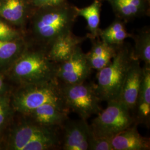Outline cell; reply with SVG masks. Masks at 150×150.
I'll list each match as a JSON object with an SVG mask.
<instances>
[{
  "instance_id": "obj_14",
  "label": "cell",
  "mask_w": 150,
  "mask_h": 150,
  "mask_svg": "<svg viewBox=\"0 0 150 150\" xmlns=\"http://www.w3.org/2000/svg\"><path fill=\"white\" fill-rule=\"evenodd\" d=\"M117 51L114 45L102 41L95 43L89 53L86 54L87 59L92 69L99 71L107 64Z\"/></svg>"
},
{
  "instance_id": "obj_23",
  "label": "cell",
  "mask_w": 150,
  "mask_h": 150,
  "mask_svg": "<svg viewBox=\"0 0 150 150\" xmlns=\"http://www.w3.org/2000/svg\"><path fill=\"white\" fill-rule=\"evenodd\" d=\"M18 33L15 29L0 20V40L12 41L18 39Z\"/></svg>"
},
{
  "instance_id": "obj_28",
  "label": "cell",
  "mask_w": 150,
  "mask_h": 150,
  "mask_svg": "<svg viewBox=\"0 0 150 150\" xmlns=\"http://www.w3.org/2000/svg\"><path fill=\"white\" fill-rule=\"evenodd\" d=\"M5 84L1 75H0V96L3 95V93L5 92Z\"/></svg>"
},
{
  "instance_id": "obj_15",
  "label": "cell",
  "mask_w": 150,
  "mask_h": 150,
  "mask_svg": "<svg viewBox=\"0 0 150 150\" xmlns=\"http://www.w3.org/2000/svg\"><path fill=\"white\" fill-rule=\"evenodd\" d=\"M25 10L24 0H0V17L12 23H22Z\"/></svg>"
},
{
  "instance_id": "obj_17",
  "label": "cell",
  "mask_w": 150,
  "mask_h": 150,
  "mask_svg": "<svg viewBox=\"0 0 150 150\" xmlns=\"http://www.w3.org/2000/svg\"><path fill=\"white\" fill-rule=\"evenodd\" d=\"M100 2L95 1L91 5L84 8H75L77 13L86 20L91 35L95 38L98 33V26L100 21Z\"/></svg>"
},
{
  "instance_id": "obj_11",
  "label": "cell",
  "mask_w": 150,
  "mask_h": 150,
  "mask_svg": "<svg viewBox=\"0 0 150 150\" xmlns=\"http://www.w3.org/2000/svg\"><path fill=\"white\" fill-rule=\"evenodd\" d=\"M69 111L51 103L32 110L23 115L26 118L43 126L58 129L62 128L69 119Z\"/></svg>"
},
{
  "instance_id": "obj_1",
  "label": "cell",
  "mask_w": 150,
  "mask_h": 150,
  "mask_svg": "<svg viewBox=\"0 0 150 150\" xmlns=\"http://www.w3.org/2000/svg\"><path fill=\"white\" fill-rule=\"evenodd\" d=\"M57 66L47 53L25 50L8 70L11 79L22 86L56 80Z\"/></svg>"
},
{
  "instance_id": "obj_5",
  "label": "cell",
  "mask_w": 150,
  "mask_h": 150,
  "mask_svg": "<svg viewBox=\"0 0 150 150\" xmlns=\"http://www.w3.org/2000/svg\"><path fill=\"white\" fill-rule=\"evenodd\" d=\"M59 84L64 105L69 111L71 110L81 118L87 120L102 111L101 101L95 85L85 81L74 85Z\"/></svg>"
},
{
  "instance_id": "obj_21",
  "label": "cell",
  "mask_w": 150,
  "mask_h": 150,
  "mask_svg": "<svg viewBox=\"0 0 150 150\" xmlns=\"http://www.w3.org/2000/svg\"><path fill=\"white\" fill-rule=\"evenodd\" d=\"M112 139L93 134L91 130L88 139V150H113L111 144Z\"/></svg>"
},
{
  "instance_id": "obj_19",
  "label": "cell",
  "mask_w": 150,
  "mask_h": 150,
  "mask_svg": "<svg viewBox=\"0 0 150 150\" xmlns=\"http://www.w3.org/2000/svg\"><path fill=\"white\" fill-rule=\"evenodd\" d=\"M134 59L144 62L145 65L150 66V35L149 32H142L137 37L134 51Z\"/></svg>"
},
{
  "instance_id": "obj_13",
  "label": "cell",
  "mask_w": 150,
  "mask_h": 150,
  "mask_svg": "<svg viewBox=\"0 0 150 150\" xmlns=\"http://www.w3.org/2000/svg\"><path fill=\"white\" fill-rule=\"evenodd\" d=\"M81 41V38L74 36L70 31L63 33L51 44L47 52L48 56L57 64L63 62L72 56Z\"/></svg>"
},
{
  "instance_id": "obj_9",
  "label": "cell",
  "mask_w": 150,
  "mask_h": 150,
  "mask_svg": "<svg viewBox=\"0 0 150 150\" xmlns=\"http://www.w3.org/2000/svg\"><path fill=\"white\" fill-rule=\"evenodd\" d=\"M61 148L64 150H88L90 126L86 120L68 119L62 126Z\"/></svg>"
},
{
  "instance_id": "obj_25",
  "label": "cell",
  "mask_w": 150,
  "mask_h": 150,
  "mask_svg": "<svg viewBox=\"0 0 150 150\" xmlns=\"http://www.w3.org/2000/svg\"><path fill=\"white\" fill-rule=\"evenodd\" d=\"M114 4L117 10L124 16H131L134 15L139 10L130 5L124 0H114Z\"/></svg>"
},
{
  "instance_id": "obj_20",
  "label": "cell",
  "mask_w": 150,
  "mask_h": 150,
  "mask_svg": "<svg viewBox=\"0 0 150 150\" xmlns=\"http://www.w3.org/2000/svg\"><path fill=\"white\" fill-rule=\"evenodd\" d=\"M134 117L135 122L137 124H145L149 126L150 121V103L138 98L134 107Z\"/></svg>"
},
{
  "instance_id": "obj_4",
  "label": "cell",
  "mask_w": 150,
  "mask_h": 150,
  "mask_svg": "<svg viewBox=\"0 0 150 150\" xmlns=\"http://www.w3.org/2000/svg\"><path fill=\"white\" fill-rule=\"evenodd\" d=\"M47 103L54 104L69 112L64 105L57 80L22 85L15 93L12 105L16 111L25 115Z\"/></svg>"
},
{
  "instance_id": "obj_26",
  "label": "cell",
  "mask_w": 150,
  "mask_h": 150,
  "mask_svg": "<svg viewBox=\"0 0 150 150\" xmlns=\"http://www.w3.org/2000/svg\"><path fill=\"white\" fill-rule=\"evenodd\" d=\"M64 0H33L35 5L40 7L53 6L61 4Z\"/></svg>"
},
{
  "instance_id": "obj_8",
  "label": "cell",
  "mask_w": 150,
  "mask_h": 150,
  "mask_svg": "<svg viewBox=\"0 0 150 150\" xmlns=\"http://www.w3.org/2000/svg\"><path fill=\"white\" fill-rule=\"evenodd\" d=\"M91 71L86 54L78 46L69 59L57 64L56 78L61 84H78L86 81Z\"/></svg>"
},
{
  "instance_id": "obj_12",
  "label": "cell",
  "mask_w": 150,
  "mask_h": 150,
  "mask_svg": "<svg viewBox=\"0 0 150 150\" xmlns=\"http://www.w3.org/2000/svg\"><path fill=\"white\" fill-rule=\"evenodd\" d=\"M137 125L134 122L113 137L111 141L113 150H150V139L140 134Z\"/></svg>"
},
{
  "instance_id": "obj_3",
  "label": "cell",
  "mask_w": 150,
  "mask_h": 150,
  "mask_svg": "<svg viewBox=\"0 0 150 150\" xmlns=\"http://www.w3.org/2000/svg\"><path fill=\"white\" fill-rule=\"evenodd\" d=\"M134 59L132 51L120 48L112 61L98 71L95 86L101 101L108 102L118 99L128 70Z\"/></svg>"
},
{
  "instance_id": "obj_6",
  "label": "cell",
  "mask_w": 150,
  "mask_h": 150,
  "mask_svg": "<svg viewBox=\"0 0 150 150\" xmlns=\"http://www.w3.org/2000/svg\"><path fill=\"white\" fill-rule=\"evenodd\" d=\"M107 103L106 108L97 114L90 126L93 134L113 138L135 121L131 111L118 100Z\"/></svg>"
},
{
  "instance_id": "obj_22",
  "label": "cell",
  "mask_w": 150,
  "mask_h": 150,
  "mask_svg": "<svg viewBox=\"0 0 150 150\" xmlns=\"http://www.w3.org/2000/svg\"><path fill=\"white\" fill-rule=\"evenodd\" d=\"M144 76L141 85L138 98L150 103V66L144 65Z\"/></svg>"
},
{
  "instance_id": "obj_24",
  "label": "cell",
  "mask_w": 150,
  "mask_h": 150,
  "mask_svg": "<svg viewBox=\"0 0 150 150\" xmlns=\"http://www.w3.org/2000/svg\"><path fill=\"white\" fill-rule=\"evenodd\" d=\"M10 106L5 97L0 96V129L5 126L9 117Z\"/></svg>"
},
{
  "instance_id": "obj_27",
  "label": "cell",
  "mask_w": 150,
  "mask_h": 150,
  "mask_svg": "<svg viewBox=\"0 0 150 150\" xmlns=\"http://www.w3.org/2000/svg\"><path fill=\"white\" fill-rule=\"evenodd\" d=\"M127 3H128L130 5L134 7L135 8L139 10L142 5L141 0H124Z\"/></svg>"
},
{
  "instance_id": "obj_10",
  "label": "cell",
  "mask_w": 150,
  "mask_h": 150,
  "mask_svg": "<svg viewBox=\"0 0 150 150\" xmlns=\"http://www.w3.org/2000/svg\"><path fill=\"white\" fill-rule=\"evenodd\" d=\"M143 76V67H141L139 60L134 59L128 70L117 99L131 112L134 111L139 98Z\"/></svg>"
},
{
  "instance_id": "obj_18",
  "label": "cell",
  "mask_w": 150,
  "mask_h": 150,
  "mask_svg": "<svg viewBox=\"0 0 150 150\" xmlns=\"http://www.w3.org/2000/svg\"><path fill=\"white\" fill-rule=\"evenodd\" d=\"M100 33L102 41L112 45L121 44L129 36L123 24L120 22L113 23Z\"/></svg>"
},
{
  "instance_id": "obj_16",
  "label": "cell",
  "mask_w": 150,
  "mask_h": 150,
  "mask_svg": "<svg viewBox=\"0 0 150 150\" xmlns=\"http://www.w3.org/2000/svg\"><path fill=\"white\" fill-rule=\"evenodd\" d=\"M24 51V44L19 38L12 41L0 40V69L9 68Z\"/></svg>"
},
{
  "instance_id": "obj_7",
  "label": "cell",
  "mask_w": 150,
  "mask_h": 150,
  "mask_svg": "<svg viewBox=\"0 0 150 150\" xmlns=\"http://www.w3.org/2000/svg\"><path fill=\"white\" fill-rule=\"evenodd\" d=\"M71 23L67 12L50 11L38 17L34 23L33 31L38 39L51 45L61 35L70 31Z\"/></svg>"
},
{
  "instance_id": "obj_2",
  "label": "cell",
  "mask_w": 150,
  "mask_h": 150,
  "mask_svg": "<svg viewBox=\"0 0 150 150\" xmlns=\"http://www.w3.org/2000/svg\"><path fill=\"white\" fill-rule=\"evenodd\" d=\"M57 129L43 126L26 119L12 131L8 148L13 150H48L61 148Z\"/></svg>"
}]
</instances>
